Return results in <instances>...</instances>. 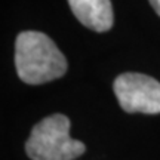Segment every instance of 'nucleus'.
<instances>
[{"mask_svg": "<svg viewBox=\"0 0 160 160\" xmlns=\"http://www.w3.org/2000/svg\"><path fill=\"white\" fill-rule=\"evenodd\" d=\"M85 150V144L70 137L68 117L59 113L39 122L25 142V153L31 160H73Z\"/></svg>", "mask_w": 160, "mask_h": 160, "instance_id": "nucleus-2", "label": "nucleus"}, {"mask_svg": "<svg viewBox=\"0 0 160 160\" xmlns=\"http://www.w3.org/2000/svg\"><path fill=\"white\" fill-rule=\"evenodd\" d=\"M114 95L126 113H160V83L139 73H123L114 80Z\"/></svg>", "mask_w": 160, "mask_h": 160, "instance_id": "nucleus-3", "label": "nucleus"}, {"mask_svg": "<svg viewBox=\"0 0 160 160\" xmlns=\"http://www.w3.org/2000/svg\"><path fill=\"white\" fill-rule=\"evenodd\" d=\"M15 67L22 82L42 85L65 74L67 59L49 36L22 31L15 42Z\"/></svg>", "mask_w": 160, "mask_h": 160, "instance_id": "nucleus-1", "label": "nucleus"}, {"mask_svg": "<svg viewBox=\"0 0 160 160\" xmlns=\"http://www.w3.org/2000/svg\"><path fill=\"white\" fill-rule=\"evenodd\" d=\"M68 5L80 22L97 33L108 31L114 24L110 0H68Z\"/></svg>", "mask_w": 160, "mask_h": 160, "instance_id": "nucleus-4", "label": "nucleus"}, {"mask_svg": "<svg viewBox=\"0 0 160 160\" xmlns=\"http://www.w3.org/2000/svg\"><path fill=\"white\" fill-rule=\"evenodd\" d=\"M150 3L153 6V9L156 11V13L160 17V0H150Z\"/></svg>", "mask_w": 160, "mask_h": 160, "instance_id": "nucleus-5", "label": "nucleus"}]
</instances>
